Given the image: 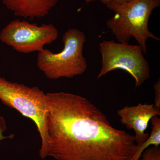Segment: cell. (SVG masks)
I'll return each instance as SVG.
<instances>
[{
    "instance_id": "6da1fadb",
    "label": "cell",
    "mask_w": 160,
    "mask_h": 160,
    "mask_svg": "<svg viewBox=\"0 0 160 160\" xmlns=\"http://www.w3.org/2000/svg\"><path fill=\"white\" fill-rule=\"evenodd\" d=\"M49 109L48 156L56 160H130L134 136L112 127L86 98L69 92L46 93Z\"/></svg>"
},
{
    "instance_id": "7a4b0ae2",
    "label": "cell",
    "mask_w": 160,
    "mask_h": 160,
    "mask_svg": "<svg viewBox=\"0 0 160 160\" xmlns=\"http://www.w3.org/2000/svg\"><path fill=\"white\" fill-rule=\"evenodd\" d=\"M106 6L114 13L107 20L106 26L118 42L129 43L133 37L146 54L148 39L160 41L149 31L148 24L152 11L160 6V0H132L124 4L110 2Z\"/></svg>"
},
{
    "instance_id": "3957f363",
    "label": "cell",
    "mask_w": 160,
    "mask_h": 160,
    "mask_svg": "<svg viewBox=\"0 0 160 160\" xmlns=\"http://www.w3.org/2000/svg\"><path fill=\"white\" fill-rule=\"evenodd\" d=\"M0 101L34 122L42 141L40 158L44 159L48 157L50 139L46 93L36 86L29 87L13 82L0 76Z\"/></svg>"
},
{
    "instance_id": "277c9868",
    "label": "cell",
    "mask_w": 160,
    "mask_h": 160,
    "mask_svg": "<svg viewBox=\"0 0 160 160\" xmlns=\"http://www.w3.org/2000/svg\"><path fill=\"white\" fill-rule=\"evenodd\" d=\"M85 33L71 28L63 34L64 48L61 52L53 53L44 49L38 52L37 65L46 78L52 80L72 78L83 74L87 69V61L83 55Z\"/></svg>"
},
{
    "instance_id": "5b68a950",
    "label": "cell",
    "mask_w": 160,
    "mask_h": 160,
    "mask_svg": "<svg viewBox=\"0 0 160 160\" xmlns=\"http://www.w3.org/2000/svg\"><path fill=\"white\" fill-rule=\"evenodd\" d=\"M99 50L102 67L97 79L114 69H122L134 79L137 88L150 78L149 64L139 45L104 40L100 44Z\"/></svg>"
},
{
    "instance_id": "8992f818",
    "label": "cell",
    "mask_w": 160,
    "mask_h": 160,
    "mask_svg": "<svg viewBox=\"0 0 160 160\" xmlns=\"http://www.w3.org/2000/svg\"><path fill=\"white\" fill-rule=\"evenodd\" d=\"M58 29L52 24L38 26L26 21H11L0 33V40L18 52L30 53L42 51L45 45L57 39Z\"/></svg>"
},
{
    "instance_id": "52a82bcc",
    "label": "cell",
    "mask_w": 160,
    "mask_h": 160,
    "mask_svg": "<svg viewBox=\"0 0 160 160\" xmlns=\"http://www.w3.org/2000/svg\"><path fill=\"white\" fill-rule=\"evenodd\" d=\"M121 118V123L127 129L134 130L135 142L138 145L142 144L149 137L146 133L149 121L153 117L160 115V109L154 104L139 103L135 106H126L118 111Z\"/></svg>"
},
{
    "instance_id": "ba28073f",
    "label": "cell",
    "mask_w": 160,
    "mask_h": 160,
    "mask_svg": "<svg viewBox=\"0 0 160 160\" xmlns=\"http://www.w3.org/2000/svg\"><path fill=\"white\" fill-rule=\"evenodd\" d=\"M59 0H2L15 15L34 19L47 15Z\"/></svg>"
},
{
    "instance_id": "9c48e42d",
    "label": "cell",
    "mask_w": 160,
    "mask_h": 160,
    "mask_svg": "<svg viewBox=\"0 0 160 160\" xmlns=\"http://www.w3.org/2000/svg\"><path fill=\"white\" fill-rule=\"evenodd\" d=\"M152 125L151 133L142 143L138 145L137 149L130 160H140L142 154L149 146L159 147L160 145V119L157 116L153 117L151 119Z\"/></svg>"
},
{
    "instance_id": "30bf717a",
    "label": "cell",
    "mask_w": 160,
    "mask_h": 160,
    "mask_svg": "<svg viewBox=\"0 0 160 160\" xmlns=\"http://www.w3.org/2000/svg\"><path fill=\"white\" fill-rule=\"evenodd\" d=\"M143 160H160V148L152 146L143 152L142 158Z\"/></svg>"
},
{
    "instance_id": "8fae6325",
    "label": "cell",
    "mask_w": 160,
    "mask_h": 160,
    "mask_svg": "<svg viewBox=\"0 0 160 160\" xmlns=\"http://www.w3.org/2000/svg\"><path fill=\"white\" fill-rule=\"evenodd\" d=\"M7 129V125L6 120L3 117L0 115V142L6 139H12L14 135L11 134L9 136H5L4 133Z\"/></svg>"
},
{
    "instance_id": "7c38bea8",
    "label": "cell",
    "mask_w": 160,
    "mask_h": 160,
    "mask_svg": "<svg viewBox=\"0 0 160 160\" xmlns=\"http://www.w3.org/2000/svg\"><path fill=\"white\" fill-rule=\"evenodd\" d=\"M154 90V106L160 109V79L153 85Z\"/></svg>"
},
{
    "instance_id": "4fadbf2b",
    "label": "cell",
    "mask_w": 160,
    "mask_h": 160,
    "mask_svg": "<svg viewBox=\"0 0 160 160\" xmlns=\"http://www.w3.org/2000/svg\"><path fill=\"white\" fill-rule=\"evenodd\" d=\"M84 1L86 3H89L94 1H99V2H102L103 4L106 5L107 3L110 2H114L119 4H124V3L129 2L132 0H84Z\"/></svg>"
},
{
    "instance_id": "5bb4252c",
    "label": "cell",
    "mask_w": 160,
    "mask_h": 160,
    "mask_svg": "<svg viewBox=\"0 0 160 160\" xmlns=\"http://www.w3.org/2000/svg\"><path fill=\"white\" fill-rule=\"evenodd\" d=\"M140 160H142V159L141 158V159H140Z\"/></svg>"
}]
</instances>
